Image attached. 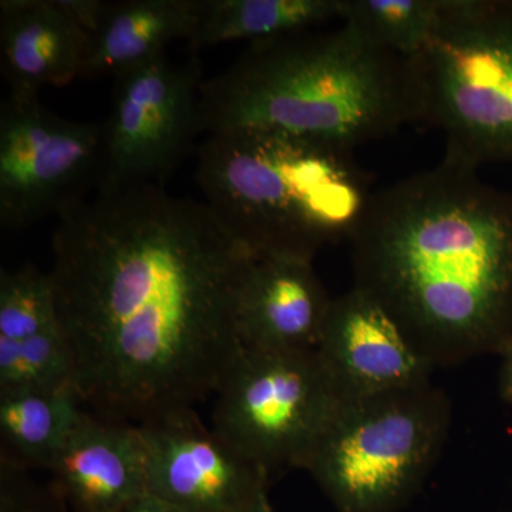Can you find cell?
Listing matches in <instances>:
<instances>
[{
  "instance_id": "17",
  "label": "cell",
  "mask_w": 512,
  "mask_h": 512,
  "mask_svg": "<svg viewBox=\"0 0 512 512\" xmlns=\"http://www.w3.org/2000/svg\"><path fill=\"white\" fill-rule=\"evenodd\" d=\"M343 15V0H202L190 45L272 39L303 32Z\"/></svg>"
},
{
  "instance_id": "24",
  "label": "cell",
  "mask_w": 512,
  "mask_h": 512,
  "mask_svg": "<svg viewBox=\"0 0 512 512\" xmlns=\"http://www.w3.org/2000/svg\"><path fill=\"white\" fill-rule=\"evenodd\" d=\"M501 396L512 404V349L503 356V366L500 373Z\"/></svg>"
},
{
  "instance_id": "25",
  "label": "cell",
  "mask_w": 512,
  "mask_h": 512,
  "mask_svg": "<svg viewBox=\"0 0 512 512\" xmlns=\"http://www.w3.org/2000/svg\"><path fill=\"white\" fill-rule=\"evenodd\" d=\"M252 512H274L271 501H269V493L262 495L261 500H259V503L255 505Z\"/></svg>"
},
{
  "instance_id": "13",
  "label": "cell",
  "mask_w": 512,
  "mask_h": 512,
  "mask_svg": "<svg viewBox=\"0 0 512 512\" xmlns=\"http://www.w3.org/2000/svg\"><path fill=\"white\" fill-rule=\"evenodd\" d=\"M332 299L316 275L313 262L275 256L255 258L239 296L242 346L316 349Z\"/></svg>"
},
{
  "instance_id": "4",
  "label": "cell",
  "mask_w": 512,
  "mask_h": 512,
  "mask_svg": "<svg viewBox=\"0 0 512 512\" xmlns=\"http://www.w3.org/2000/svg\"><path fill=\"white\" fill-rule=\"evenodd\" d=\"M195 180L255 258L313 262L326 245L349 241L375 194L353 150L276 128L207 136Z\"/></svg>"
},
{
  "instance_id": "10",
  "label": "cell",
  "mask_w": 512,
  "mask_h": 512,
  "mask_svg": "<svg viewBox=\"0 0 512 512\" xmlns=\"http://www.w3.org/2000/svg\"><path fill=\"white\" fill-rule=\"evenodd\" d=\"M148 493L181 512H252L271 478L205 426L195 409L140 424Z\"/></svg>"
},
{
  "instance_id": "6",
  "label": "cell",
  "mask_w": 512,
  "mask_h": 512,
  "mask_svg": "<svg viewBox=\"0 0 512 512\" xmlns=\"http://www.w3.org/2000/svg\"><path fill=\"white\" fill-rule=\"evenodd\" d=\"M412 60L423 123L443 131L444 158L476 170L512 161V0H441Z\"/></svg>"
},
{
  "instance_id": "7",
  "label": "cell",
  "mask_w": 512,
  "mask_h": 512,
  "mask_svg": "<svg viewBox=\"0 0 512 512\" xmlns=\"http://www.w3.org/2000/svg\"><path fill=\"white\" fill-rule=\"evenodd\" d=\"M214 396L212 429L269 478L303 470L343 400L316 349L244 346Z\"/></svg>"
},
{
  "instance_id": "8",
  "label": "cell",
  "mask_w": 512,
  "mask_h": 512,
  "mask_svg": "<svg viewBox=\"0 0 512 512\" xmlns=\"http://www.w3.org/2000/svg\"><path fill=\"white\" fill-rule=\"evenodd\" d=\"M201 63L168 55L117 74L97 192L165 187L198 134Z\"/></svg>"
},
{
  "instance_id": "11",
  "label": "cell",
  "mask_w": 512,
  "mask_h": 512,
  "mask_svg": "<svg viewBox=\"0 0 512 512\" xmlns=\"http://www.w3.org/2000/svg\"><path fill=\"white\" fill-rule=\"evenodd\" d=\"M316 352L343 400L421 386L436 369L386 309L356 286L332 299Z\"/></svg>"
},
{
  "instance_id": "14",
  "label": "cell",
  "mask_w": 512,
  "mask_h": 512,
  "mask_svg": "<svg viewBox=\"0 0 512 512\" xmlns=\"http://www.w3.org/2000/svg\"><path fill=\"white\" fill-rule=\"evenodd\" d=\"M90 35L59 0H2L0 56L9 94L37 97L84 76Z\"/></svg>"
},
{
  "instance_id": "15",
  "label": "cell",
  "mask_w": 512,
  "mask_h": 512,
  "mask_svg": "<svg viewBox=\"0 0 512 512\" xmlns=\"http://www.w3.org/2000/svg\"><path fill=\"white\" fill-rule=\"evenodd\" d=\"M202 0H123L111 2L90 39L84 76L117 74L167 55L175 40L190 42Z\"/></svg>"
},
{
  "instance_id": "19",
  "label": "cell",
  "mask_w": 512,
  "mask_h": 512,
  "mask_svg": "<svg viewBox=\"0 0 512 512\" xmlns=\"http://www.w3.org/2000/svg\"><path fill=\"white\" fill-rule=\"evenodd\" d=\"M76 390V365L62 329L22 342L0 340V393Z\"/></svg>"
},
{
  "instance_id": "23",
  "label": "cell",
  "mask_w": 512,
  "mask_h": 512,
  "mask_svg": "<svg viewBox=\"0 0 512 512\" xmlns=\"http://www.w3.org/2000/svg\"><path fill=\"white\" fill-rule=\"evenodd\" d=\"M124 512H181L153 494L144 495Z\"/></svg>"
},
{
  "instance_id": "20",
  "label": "cell",
  "mask_w": 512,
  "mask_h": 512,
  "mask_svg": "<svg viewBox=\"0 0 512 512\" xmlns=\"http://www.w3.org/2000/svg\"><path fill=\"white\" fill-rule=\"evenodd\" d=\"M55 285L35 265L0 272V340L22 342L59 328Z\"/></svg>"
},
{
  "instance_id": "9",
  "label": "cell",
  "mask_w": 512,
  "mask_h": 512,
  "mask_svg": "<svg viewBox=\"0 0 512 512\" xmlns=\"http://www.w3.org/2000/svg\"><path fill=\"white\" fill-rule=\"evenodd\" d=\"M103 123L64 119L39 97L0 104V227L22 231L82 200L97 185Z\"/></svg>"
},
{
  "instance_id": "3",
  "label": "cell",
  "mask_w": 512,
  "mask_h": 512,
  "mask_svg": "<svg viewBox=\"0 0 512 512\" xmlns=\"http://www.w3.org/2000/svg\"><path fill=\"white\" fill-rule=\"evenodd\" d=\"M410 123H423L413 60L345 23L249 43L198 99V134L207 136L276 128L353 150Z\"/></svg>"
},
{
  "instance_id": "5",
  "label": "cell",
  "mask_w": 512,
  "mask_h": 512,
  "mask_svg": "<svg viewBox=\"0 0 512 512\" xmlns=\"http://www.w3.org/2000/svg\"><path fill=\"white\" fill-rule=\"evenodd\" d=\"M447 394L433 383L342 400L303 470L335 512H399L446 446Z\"/></svg>"
},
{
  "instance_id": "1",
  "label": "cell",
  "mask_w": 512,
  "mask_h": 512,
  "mask_svg": "<svg viewBox=\"0 0 512 512\" xmlns=\"http://www.w3.org/2000/svg\"><path fill=\"white\" fill-rule=\"evenodd\" d=\"M57 315L84 407L143 424L214 396L255 256L204 204L140 185L57 215Z\"/></svg>"
},
{
  "instance_id": "22",
  "label": "cell",
  "mask_w": 512,
  "mask_h": 512,
  "mask_svg": "<svg viewBox=\"0 0 512 512\" xmlns=\"http://www.w3.org/2000/svg\"><path fill=\"white\" fill-rule=\"evenodd\" d=\"M111 2L103 0H59L64 12L90 35L99 30L101 23L109 12Z\"/></svg>"
},
{
  "instance_id": "21",
  "label": "cell",
  "mask_w": 512,
  "mask_h": 512,
  "mask_svg": "<svg viewBox=\"0 0 512 512\" xmlns=\"http://www.w3.org/2000/svg\"><path fill=\"white\" fill-rule=\"evenodd\" d=\"M0 512H72L55 484H42L29 470L0 460Z\"/></svg>"
},
{
  "instance_id": "12",
  "label": "cell",
  "mask_w": 512,
  "mask_h": 512,
  "mask_svg": "<svg viewBox=\"0 0 512 512\" xmlns=\"http://www.w3.org/2000/svg\"><path fill=\"white\" fill-rule=\"evenodd\" d=\"M49 471L72 512H124L150 494L140 424L87 407Z\"/></svg>"
},
{
  "instance_id": "18",
  "label": "cell",
  "mask_w": 512,
  "mask_h": 512,
  "mask_svg": "<svg viewBox=\"0 0 512 512\" xmlns=\"http://www.w3.org/2000/svg\"><path fill=\"white\" fill-rule=\"evenodd\" d=\"M441 0H343L342 22L367 42L413 59L429 42Z\"/></svg>"
},
{
  "instance_id": "2",
  "label": "cell",
  "mask_w": 512,
  "mask_h": 512,
  "mask_svg": "<svg viewBox=\"0 0 512 512\" xmlns=\"http://www.w3.org/2000/svg\"><path fill=\"white\" fill-rule=\"evenodd\" d=\"M443 158L373 194L350 237L353 286L434 366L512 349V195Z\"/></svg>"
},
{
  "instance_id": "16",
  "label": "cell",
  "mask_w": 512,
  "mask_h": 512,
  "mask_svg": "<svg viewBox=\"0 0 512 512\" xmlns=\"http://www.w3.org/2000/svg\"><path fill=\"white\" fill-rule=\"evenodd\" d=\"M83 409L76 390L0 393V460L49 471Z\"/></svg>"
}]
</instances>
